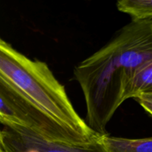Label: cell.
I'll use <instances>...</instances> for the list:
<instances>
[{"label": "cell", "mask_w": 152, "mask_h": 152, "mask_svg": "<svg viewBox=\"0 0 152 152\" xmlns=\"http://www.w3.org/2000/svg\"><path fill=\"white\" fill-rule=\"evenodd\" d=\"M0 121L28 128L50 141L90 142L99 137L76 111L47 64L0 40Z\"/></svg>", "instance_id": "obj_1"}, {"label": "cell", "mask_w": 152, "mask_h": 152, "mask_svg": "<svg viewBox=\"0 0 152 152\" xmlns=\"http://www.w3.org/2000/svg\"><path fill=\"white\" fill-rule=\"evenodd\" d=\"M152 61V19L131 21L74 70L86 105V121L100 136L126 101V91L138 71Z\"/></svg>", "instance_id": "obj_2"}, {"label": "cell", "mask_w": 152, "mask_h": 152, "mask_svg": "<svg viewBox=\"0 0 152 152\" xmlns=\"http://www.w3.org/2000/svg\"><path fill=\"white\" fill-rule=\"evenodd\" d=\"M102 137L87 143H65L45 139L28 128L7 126L0 133V149L4 152H108Z\"/></svg>", "instance_id": "obj_3"}, {"label": "cell", "mask_w": 152, "mask_h": 152, "mask_svg": "<svg viewBox=\"0 0 152 152\" xmlns=\"http://www.w3.org/2000/svg\"><path fill=\"white\" fill-rule=\"evenodd\" d=\"M108 152H152V137L142 139L111 137H102Z\"/></svg>", "instance_id": "obj_4"}, {"label": "cell", "mask_w": 152, "mask_h": 152, "mask_svg": "<svg viewBox=\"0 0 152 152\" xmlns=\"http://www.w3.org/2000/svg\"><path fill=\"white\" fill-rule=\"evenodd\" d=\"M152 95V61L141 68L129 84L126 91V100L141 95Z\"/></svg>", "instance_id": "obj_5"}, {"label": "cell", "mask_w": 152, "mask_h": 152, "mask_svg": "<svg viewBox=\"0 0 152 152\" xmlns=\"http://www.w3.org/2000/svg\"><path fill=\"white\" fill-rule=\"evenodd\" d=\"M117 7L129 15L132 21L152 19V0H120L117 2Z\"/></svg>", "instance_id": "obj_6"}, {"label": "cell", "mask_w": 152, "mask_h": 152, "mask_svg": "<svg viewBox=\"0 0 152 152\" xmlns=\"http://www.w3.org/2000/svg\"><path fill=\"white\" fill-rule=\"evenodd\" d=\"M135 100L137 101L138 103L150 114L152 116V95L145 94L141 95L138 97L135 98Z\"/></svg>", "instance_id": "obj_7"}, {"label": "cell", "mask_w": 152, "mask_h": 152, "mask_svg": "<svg viewBox=\"0 0 152 152\" xmlns=\"http://www.w3.org/2000/svg\"><path fill=\"white\" fill-rule=\"evenodd\" d=\"M0 152H4V151H2V150L0 149Z\"/></svg>", "instance_id": "obj_8"}]
</instances>
